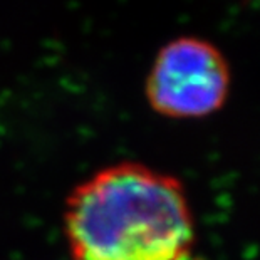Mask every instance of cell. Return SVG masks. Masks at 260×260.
<instances>
[{
    "mask_svg": "<svg viewBox=\"0 0 260 260\" xmlns=\"http://www.w3.org/2000/svg\"><path fill=\"white\" fill-rule=\"evenodd\" d=\"M64 222L74 260H190L195 242L180 181L138 163L77 186Z\"/></svg>",
    "mask_w": 260,
    "mask_h": 260,
    "instance_id": "1",
    "label": "cell"
},
{
    "mask_svg": "<svg viewBox=\"0 0 260 260\" xmlns=\"http://www.w3.org/2000/svg\"><path fill=\"white\" fill-rule=\"evenodd\" d=\"M230 71L213 44L180 37L158 52L146 81V98L168 118H203L222 108Z\"/></svg>",
    "mask_w": 260,
    "mask_h": 260,
    "instance_id": "2",
    "label": "cell"
}]
</instances>
